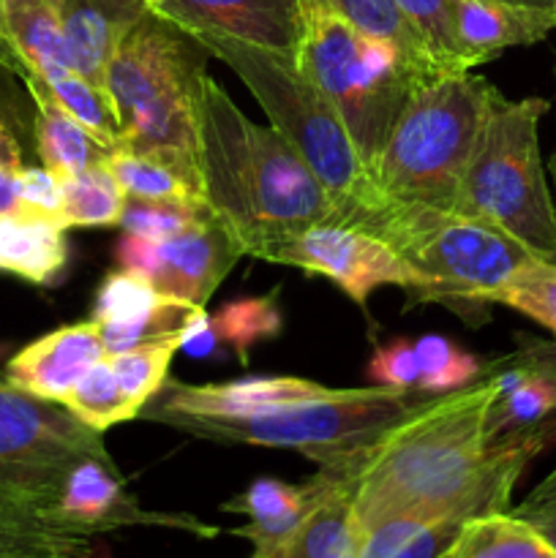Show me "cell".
I'll return each mask as SVG.
<instances>
[{"label":"cell","mask_w":556,"mask_h":558,"mask_svg":"<svg viewBox=\"0 0 556 558\" xmlns=\"http://www.w3.org/2000/svg\"><path fill=\"white\" fill-rule=\"evenodd\" d=\"M499 3L521 5V9H534V11H551V14H556V0H499Z\"/></svg>","instance_id":"bcb514c9"},{"label":"cell","mask_w":556,"mask_h":558,"mask_svg":"<svg viewBox=\"0 0 556 558\" xmlns=\"http://www.w3.org/2000/svg\"><path fill=\"white\" fill-rule=\"evenodd\" d=\"M545 98H496L480 129L458 191L456 213L505 229L543 259H556V205L540 156Z\"/></svg>","instance_id":"ba28073f"},{"label":"cell","mask_w":556,"mask_h":558,"mask_svg":"<svg viewBox=\"0 0 556 558\" xmlns=\"http://www.w3.org/2000/svg\"><path fill=\"white\" fill-rule=\"evenodd\" d=\"M518 518H527L532 523H548L556 521V469L516 507Z\"/></svg>","instance_id":"b9f144b4"},{"label":"cell","mask_w":556,"mask_h":558,"mask_svg":"<svg viewBox=\"0 0 556 558\" xmlns=\"http://www.w3.org/2000/svg\"><path fill=\"white\" fill-rule=\"evenodd\" d=\"M450 548H452V545H450ZM447 554H450V550H447ZM447 554H445V556H439V558H447Z\"/></svg>","instance_id":"f907efd6"},{"label":"cell","mask_w":556,"mask_h":558,"mask_svg":"<svg viewBox=\"0 0 556 558\" xmlns=\"http://www.w3.org/2000/svg\"><path fill=\"white\" fill-rule=\"evenodd\" d=\"M213 58L223 60L243 80L251 96L330 196L333 223L374 199V183L354 142L325 93L300 71L298 58L251 47L232 38H200Z\"/></svg>","instance_id":"8992f818"},{"label":"cell","mask_w":556,"mask_h":558,"mask_svg":"<svg viewBox=\"0 0 556 558\" xmlns=\"http://www.w3.org/2000/svg\"><path fill=\"white\" fill-rule=\"evenodd\" d=\"M65 232L60 221L33 213L0 216V270L38 287L58 281L69 259Z\"/></svg>","instance_id":"44dd1931"},{"label":"cell","mask_w":556,"mask_h":558,"mask_svg":"<svg viewBox=\"0 0 556 558\" xmlns=\"http://www.w3.org/2000/svg\"><path fill=\"white\" fill-rule=\"evenodd\" d=\"M20 205V213H33V216H44L63 223V189H60L58 174L49 172L47 167H22Z\"/></svg>","instance_id":"ab89813d"},{"label":"cell","mask_w":556,"mask_h":558,"mask_svg":"<svg viewBox=\"0 0 556 558\" xmlns=\"http://www.w3.org/2000/svg\"><path fill=\"white\" fill-rule=\"evenodd\" d=\"M319 494L278 558H360L363 529L354 515V483L319 469Z\"/></svg>","instance_id":"ffe728a7"},{"label":"cell","mask_w":556,"mask_h":558,"mask_svg":"<svg viewBox=\"0 0 556 558\" xmlns=\"http://www.w3.org/2000/svg\"><path fill=\"white\" fill-rule=\"evenodd\" d=\"M210 322L218 341L229 343L240 357V363H245L256 343L276 338L281 332V308L276 303V294L240 298L221 305L210 316Z\"/></svg>","instance_id":"4dcf8cb0"},{"label":"cell","mask_w":556,"mask_h":558,"mask_svg":"<svg viewBox=\"0 0 556 558\" xmlns=\"http://www.w3.org/2000/svg\"><path fill=\"white\" fill-rule=\"evenodd\" d=\"M216 347H218V336L216 330H213L210 314L202 311V314L194 319V325H191L189 330L183 332V338H180V349H183L185 354H194V357H207Z\"/></svg>","instance_id":"7bdbcfd3"},{"label":"cell","mask_w":556,"mask_h":558,"mask_svg":"<svg viewBox=\"0 0 556 558\" xmlns=\"http://www.w3.org/2000/svg\"><path fill=\"white\" fill-rule=\"evenodd\" d=\"M147 11L145 0H60L65 47L76 74L107 90L114 52Z\"/></svg>","instance_id":"2e32d148"},{"label":"cell","mask_w":556,"mask_h":558,"mask_svg":"<svg viewBox=\"0 0 556 558\" xmlns=\"http://www.w3.org/2000/svg\"><path fill=\"white\" fill-rule=\"evenodd\" d=\"M90 550L93 537L49 512L0 505V558H87Z\"/></svg>","instance_id":"cb8c5ba5"},{"label":"cell","mask_w":556,"mask_h":558,"mask_svg":"<svg viewBox=\"0 0 556 558\" xmlns=\"http://www.w3.org/2000/svg\"><path fill=\"white\" fill-rule=\"evenodd\" d=\"M25 87L31 90L33 101H36V150L41 156V163L55 172L58 178L80 169L93 167V163H104L112 150L101 145L93 134H87L44 87L38 76L25 74L22 71Z\"/></svg>","instance_id":"7402d4cb"},{"label":"cell","mask_w":556,"mask_h":558,"mask_svg":"<svg viewBox=\"0 0 556 558\" xmlns=\"http://www.w3.org/2000/svg\"><path fill=\"white\" fill-rule=\"evenodd\" d=\"M153 14L196 38H232L298 58L303 0H145Z\"/></svg>","instance_id":"4fadbf2b"},{"label":"cell","mask_w":556,"mask_h":558,"mask_svg":"<svg viewBox=\"0 0 556 558\" xmlns=\"http://www.w3.org/2000/svg\"><path fill=\"white\" fill-rule=\"evenodd\" d=\"M494 401L496 385L483 371L469 387L420 401L360 458L325 469L354 483L363 534L396 515L469 521L510 510L518 477L556 439V428L488 445Z\"/></svg>","instance_id":"6da1fadb"},{"label":"cell","mask_w":556,"mask_h":558,"mask_svg":"<svg viewBox=\"0 0 556 558\" xmlns=\"http://www.w3.org/2000/svg\"><path fill=\"white\" fill-rule=\"evenodd\" d=\"M521 347L507 354V360L545 376L556 387V336L548 338V341H543V338H521Z\"/></svg>","instance_id":"60d3db41"},{"label":"cell","mask_w":556,"mask_h":558,"mask_svg":"<svg viewBox=\"0 0 556 558\" xmlns=\"http://www.w3.org/2000/svg\"><path fill=\"white\" fill-rule=\"evenodd\" d=\"M129 199L174 202V205H205V194L180 172L156 158L131 150H112L104 161Z\"/></svg>","instance_id":"83f0119b"},{"label":"cell","mask_w":556,"mask_h":558,"mask_svg":"<svg viewBox=\"0 0 556 558\" xmlns=\"http://www.w3.org/2000/svg\"><path fill=\"white\" fill-rule=\"evenodd\" d=\"M207 58L210 49L200 38L147 11L123 38L107 71L120 150L167 163L200 191V109Z\"/></svg>","instance_id":"3957f363"},{"label":"cell","mask_w":556,"mask_h":558,"mask_svg":"<svg viewBox=\"0 0 556 558\" xmlns=\"http://www.w3.org/2000/svg\"><path fill=\"white\" fill-rule=\"evenodd\" d=\"M368 376L371 381L379 387H390V390L401 392H418L420 365L418 354H414V343L396 341L376 349L368 365Z\"/></svg>","instance_id":"f35d334b"},{"label":"cell","mask_w":556,"mask_h":558,"mask_svg":"<svg viewBox=\"0 0 556 558\" xmlns=\"http://www.w3.org/2000/svg\"><path fill=\"white\" fill-rule=\"evenodd\" d=\"M499 96L472 71L414 87L371 174L376 199L456 213L463 169Z\"/></svg>","instance_id":"5b68a950"},{"label":"cell","mask_w":556,"mask_h":558,"mask_svg":"<svg viewBox=\"0 0 556 558\" xmlns=\"http://www.w3.org/2000/svg\"><path fill=\"white\" fill-rule=\"evenodd\" d=\"M63 407L74 414L80 423L93 428L96 434H104L112 425L125 423V420L140 417L136 409L131 407L125 392L120 390L114 371L109 360L104 357L101 363L93 365L85 376L74 385V390L65 396Z\"/></svg>","instance_id":"f546056e"},{"label":"cell","mask_w":556,"mask_h":558,"mask_svg":"<svg viewBox=\"0 0 556 558\" xmlns=\"http://www.w3.org/2000/svg\"><path fill=\"white\" fill-rule=\"evenodd\" d=\"M55 521L74 532L96 537V534L118 532L129 526L145 529H174V532L194 534V537L213 539L218 529L185 512H153L136 501V496L125 488L123 474L109 458H82L65 477L63 490L52 507Z\"/></svg>","instance_id":"7c38bea8"},{"label":"cell","mask_w":556,"mask_h":558,"mask_svg":"<svg viewBox=\"0 0 556 558\" xmlns=\"http://www.w3.org/2000/svg\"><path fill=\"white\" fill-rule=\"evenodd\" d=\"M202 311L205 308H200V305L161 298V303L147 311L145 316H140V319L120 322V325H101L107 357L136 347H153V343H180L183 332L194 325Z\"/></svg>","instance_id":"f1b7e54d"},{"label":"cell","mask_w":556,"mask_h":558,"mask_svg":"<svg viewBox=\"0 0 556 558\" xmlns=\"http://www.w3.org/2000/svg\"><path fill=\"white\" fill-rule=\"evenodd\" d=\"M548 169H551V180H554V205H556V150H554V156H551Z\"/></svg>","instance_id":"681fc988"},{"label":"cell","mask_w":556,"mask_h":558,"mask_svg":"<svg viewBox=\"0 0 556 558\" xmlns=\"http://www.w3.org/2000/svg\"><path fill=\"white\" fill-rule=\"evenodd\" d=\"M240 256H245V248L238 234L207 207L194 227L156 240L145 281L161 298L205 308Z\"/></svg>","instance_id":"5bb4252c"},{"label":"cell","mask_w":556,"mask_h":558,"mask_svg":"<svg viewBox=\"0 0 556 558\" xmlns=\"http://www.w3.org/2000/svg\"><path fill=\"white\" fill-rule=\"evenodd\" d=\"M0 38L20 65V74L55 82L71 74L60 0H0Z\"/></svg>","instance_id":"d6986e66"},{"label":"cell","mask_w":556,"mask_h":558,"mask_svg":"<svg viewBox=\"0 0 556 558\" xmlns=\"http://www.w3.org/2000/svg\"><path fill=\"white\" fill-rule=\"evenodd\" d=\"M93 456L109 458L101 434L0 374V505L52 515L71 469Z\"/></svg>","instance_id":"30bf717a"},{"label":"cell","mask_w":556,"mask_h":558,"mask_svg":"<svg viewBox=\"0 0 556 558\" xmlns=\"http://www.w3.org/2000/svg\"><path fill=\"white\" fill-rule=\"evenodd\" d=\"M298 65L341 114L365 172L374 174L403 104L423 82L392 44L358 31L319 0H303Z\"/></svg>","instance_id":"52a82bcc"},{"label":"cell","mask_w":556,"mask_h":558,"mask_svg":"<svg viewBox=\"0 0 556 558\" xmlns=\"http://www.w3.org/2000/svg\"><path fill=\"white\" fill-rule=\"evenodd\" d=\"M534 526H537V523H534ZM540 529H543V532H545V537H548L551 543H554V548H556V521L540 523Z\"/></svg>","instance_id":"c3c4849f"},{"label":"cell","mask_w":556,"mask_h":558,"mask_svg":"<svg viewBox=\"0 0 556 558\" xmlns=\"http://www.w3.org/2000/svg\"><path fill=\"white\" fill-rule=\"evenodd\" d=\"M447 558H556V548L543 529L505 510L469 518Z\"/></svg>","instance_id":"603a6c76"},{"label":"cell","mask_w":556,"mask_h":558,"mask_svg":"<svg viewBox=\"0 0 556 558\" xmlns=\"http://www.w3.org/2000/svg\"><path fill=\"white\" fill-rule=\"evenodd\" d=\"M207 207H210L207 202L205 205H174V202H142L125 196L120 227L129 234L164 240L183 232V229L194 227V223L205 216Z\"/></svg>","instance_id":"74e56055"},{"label":"cell","mask_w":556,"mask_h":558,"mask_svg":"<svg viewBox=\"0 0 556 558\" xmlns=\"http://www.w3.org/2000/svg\"><path fill=\"white\" fill-rule=\"evenodd\" d=\"M178 349L180 343H153V347H136L107 357L120 390L125 392L136 414H142V409L161 392Z\"/></svg>","instance_id":"e575fe53"},{"label":"cell","mask_w":556,"mask_h":558,"mask_svg":"<svg viewBox=\"0 0 556 558\" xmlns=\"http://www.w3.org/2000/svg\"><path fill=\"white\" fill-rule=\"evenodd\" d=\"M425 396L390 387H330L325 396L283 403L243 417H180L169 428L223 445L294 450L319 463L343 466L379 441L390 425L412 412Z\"/></svg>","instance_id":"9c48e42d"},{"label":"cell","mask_w":556,"mask_h":558,"mask_svg":"<svg viewBox=\"0 0 556 558\" xmlns=\"http://www.w3.org/2000/svg\"><path fill=\"white\" fill-rule=\"evenodd\" d=\"M0 65H5V69H11V71H20V65H16V60L11 58V52H9V49H5L3 38H0Z\"/></svg>","instance_id":"7dc6e473"},{"label":"cell","mask_w":556,"mask_h":558,"mask_svg":"<svg viewBox=\"0 0 556 558\" xmlns=\"http://www.w3.org/2000/svg\"><path fill=\"white\" fill-rule=\"evenodd\" d=\"M396 5L420 33L442 76L467 74L469 69L461 58L456 27H452V0H396Z\"/></svg>","instance_id":"836d02e7"},{"label":"cell","mask_w":556,"mask_h":558,"mask_svg":"<svg viewBox=\"0 0 556 558\" xmlns=\"http://www.w3.org/2000/svg\"><path fill=\"white\" fill-rule=\"evenodd\" d=\"M319 3H325L338 16L352 22L358 31L392 44L420 82H431L442 76L436 71L434 60H431L428 49H425L423 38L414 31L412 22L401 14L396 0H319Z\"/></svg>","instance_id":"d4e9b609"},{"label":"cell","mask_w":556,"mask_h":558,"mask_svg":"<svg viewBox=\"0 0 556 558\" xmlns=\"http://www.w3.org/2000/svg\"><path fill=\"white\" fill-rule=\"evenodd\" d=\"M0 163H5V167H22V150H20V142L11 136L9 125L0 120Z\"/></svg>","instance_id":"f6af8a7d"},{"label":"cell","mask_w":556,"mask_h":558,"mask_svg":"<svg viewBox=\"0 0 556 558\" xmlns=\"http://www.w3.org/2000/svg\"><path fill=\"white\" fill-rule=\"evenodd\" d=\"M161 303V294L142 276L131 270L109 272L96 292L93 303V322L98 325H120L145 316Z\"/></svg>","instance_id":"8d00e7d4"},{"label":"cell","mask_w":556,"mask_h":558,"mask_svg":"<svg viewBox=\"0 0 556 558\" xmlns=\"http://www.w3.org/2000/svg\"><path fill=\"white\" fill-rule=\"evenodd\" d=\"M200 169L205 202L254 259L336 213L300 153L254 123L213 76L202 87Z\"/></svg>","instance_id":"7a4b0ae2"},{"label":"cell","mask_w":556,"mask_h":558,"mask_svg":"<svg viewBox=\"0 0 556 558\" xmlns=\"http://www.w3.org/2000/svg\"><path fill=\"white\" fill-rule=\"evenodd\" d=\"M545 428H556V387L545 376L527 371L518 385L496 392L488 423H485L488 445L537 434Z\"/></svg>","instance_id":"484cf974"},{"label":"cell","mask_w":556,"mask_h":558,"mask_svg":"<svg viewBox=\"0 0 556 558\" xmlns=\"http://www.w3.org/2000/svg\"><path fill=\"white\" fill-rule=\"evenodd\" d=\"M452 27L463 63L474 71L505 49L543 41L556 27V14L499 0H452Z\"/></svg>","instance_id":"ac0fdd59"},{"label":"cell","mask_w":556,"mask_h":558,"mask_svg":"<svg viewBox=\"0 0 556 558\" xmlns=\"http://www.w3.org/2000/svg\"><path fill=\"white\" fill-rule=\"evenodd\" d=\"M262 259L316 272L358 305L368 303L379 287H401L414 294V300L425 292V278L385 240L343 223H314L305 232L270 245Z\"/></svg>","instance_id":"8fae6325"},{"label":"cell","mask_w":556,"mask_h":558,"mask_svg":"<svg viewBox=\"0 0 556 558\" xmlns=\"http://www.w3.org/2000/svg\"><path fill=\"white\" fill-rule=\"evenodd\" d=\"M44 87L107 150H120V123L107 90L87 82L76 71H71V74L60 76L55 82H44Z\"/></svg>","instance_id":"1f68e13d"},{"label":"cell","mask_w":556,"mask_h":558,"mask_svg":"<svg viewBox=\"0 0 556 558\" xmlns=\"http://www.w3.org/2000/svg\"><path fill=\"white\" fill-rule=\"evenodd\" d=\"M414 354H418L420 365L418 392L425 398L456 392L483 376V365L474 354L463 352L442 336L420 338L414 343Z\"/></svg>","instance_id":"d6a6232c"},{"label":"cell","mask_w":556,"mask_h":558,"mask_svg":"<svg viewBox=\"0 0 556 558\" xmlns=\"http://www.w3.org/2000/svg\"><path fill=\"white\" fill-rule=\"evenodd\" d=\"M316 494L319 477H311L303 485L262 477L254 480L243 494L223 501L221 510L245 518L243 526L232 529V534L249 539L254 548L251 558H278L309 515Z\"/></svg>","instance_id":"e0dca14e"},{"label":"cell","mask_w":556,"mask_h":558,"mask_svg":"<svg viewBox=\"0 0 556 558\" xmlns=\"http://www.w3.org/2000/svg\"><path fill=\"white\" fill-rule=\"evenodd\" d=\"M338 223L385 240L425 278V292L418 300L447 305L469 325L485 319L494 294L521 267L540 259L521 240L488 221L376 196Z\"/></svg>","instance_id":"277c9868"},{"label":"cell","mask_w":556,"mask_h":558,"mask_svg":"<svg viewBox=\"0 0 556 558\" xmlns=\"http://www.w3.org/2000/svg\"><path fill=\"white\" fill-rule=\"evenodd\" d=\"M107 357L98 322H76L27 343L11 357L5 379L44 401L63 403L76 381Z\"/></svg>","instance_id":"9a60e30c"},{"label":"cell","mask_w":556,"mask_h":558,"mask_svg":"<svg viewBox=\"0 0 556 558\" xmlns=\"http://www.w3.org/2000/svg\"><path fill=\"white\" fill-rule=\"evenodd\" d=\"M494 303L529 316L556 336V259L529 262L494 294Z\"/></svg>","instance_id":"d590c367"},{"label":"cell","mask_w":556,"mask_h":558,"mask_svg":"<svg viewBox=\"0 0 556 558\" xmlns=\"http://www.w3.org/2000/svg\"><path fill=\"white\" fill-rule=\"evenodd\" d=\"M20 169L0 163V216H14V213L22 210V205H20Z\"/></svg>","instance_id":"ee69618b"},{"label":"cell","mask_w":556,"mask_h":558,"mask_svg":"<svg viewBox=\"0 0 556 558\" xmlns=\"http://www.w3.org/2000/svg\"><path fill=\"white\" fill-rule=\"evenodd\" d=\"M65 227H114L125 207V194L107 163H93L60 178Z\"/></svg>","instance_id":"4316f807"}]
</instances>
